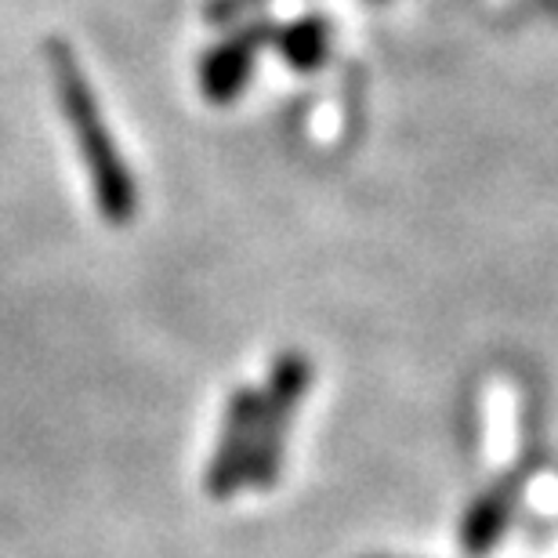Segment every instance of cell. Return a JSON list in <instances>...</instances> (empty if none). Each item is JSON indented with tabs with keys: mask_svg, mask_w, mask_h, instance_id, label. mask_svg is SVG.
Masks as SVG:
<instances>
[{
	"mask_svg": "<svg viewBox=\"0 0 558 558\" xmlns=\"http://www.w3.org/2000/svg\"><path fill=\"white\" fill-rule=\"evenodd\" d=\"M48 65L54 76V87H59V102L73 124V138L81 145L84 167H87V174H92L98 210H102V218L109 226H128L138 210V189H135V178L128 171L124 156L117 149L113 135H109L92 84H87L76 54L65 48L62 40L48 44Z\"/></svg>",
	"mask_w": 558,
	"mask_h": 558,
	"instance_id": "obj_1",
	"label": "cell"
},
{
	"mask_svg": "<svg viewBox=\"0 0 558 558\" xmlns=\"http://www.w3.org/2000/svg\"><path fill=\"white\" fill-rule=\"evenodd\" d=\"M312 385V363L305 352H279L272 363L269 385L258 392V428H254V457L247 486L254 489H272L283 468V450H287V428L294 421L301 399H305Z\"/></svg>",
	"mask_w": 558,
	"mask_h": 558,
	"instance_id": "obj_2",
	"label": "cell"
},
{
	"mask_svg": "<svg viewBox=\"0 0 558 558\" xmlns=\"http://www.w3.org/2000/svg\"><path fill=\"white\" fill-rule=\"evenodd\" d=\"M258 392L254 388H236L226 403V421L215 446V457L207 464L204 489L215 500H226L247 486L251 457H254V428H258Z\"/></svg>",
	"mask_w": 558,
	"mask_h": 558,
	"instance_id": "obj_3",
	"label": "cell"
},
{
	"mask_svg": "<svg viewBox=\"0 0 558 558\" xmlns=\"http://www.w3.org/2000/svg\"><path fill=\"white\" fill-rule=\"evenodd\" d=\"M530 461L515 464L505 478H497L486 494H478V500L472 508L464 511V522H461V548L468 555H486L494 544L505 537L511 515H515V505H519V494L530 478Z\"/></svg>",
	"mask_w": 558,
	"mask_h": 558,
	"instance_id": "obj_4",
	"label": "cell"
}]
</instances>
